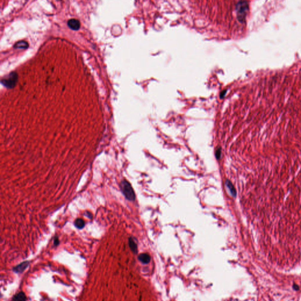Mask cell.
<instances>
[{"label":"cell","instance_id":"cell-5","mask_svg":"<svg viewBox=\"0 0 301 301\" xmlns=\"http://www.w3.org/2000/svg\"><path fill=\"white\" fill-rule=\"evenodd\" d=\"M29 265V262L28 261H25L20 264L19 265H17L16 267L14 268V271H15L16 273H22L25 270L27 269L28 266Z\"/></svg>","mask_w":301,"mask_h":301},{"label":"cell","instance_id":"cell-8","mask_svg":"<svg viewBox=\"0 0 301 301\" xmlns=\"http://www.w3.org/2000/svg\"><path fill=\"white\" fill-rule=\"evenodd\" d=\"M26 299L27 298L25 294L23 292H19L13 297V301H25Z\"/></svg>","mask_w":301,"mask_h":301},{"label":"cell","instance_id":"cell-10","mask_svg":"<svg viewBox=\"0 0 301 301\" xmlns=\"http://www.w3.org/2000/svg\"><path fill=\"white\" fill-rule=\"evenodd\" d=\"M75 225L78 229H82L85 226V222L82 219L77 218L75 221Z\"/></svg>","mask_w":301,"mask_h":301},{"label":"cell","instance_id":"cell-4","mask_svg":"<svg viewBox=\"0 0 301 301\" xmlns=\"http://www.w3.org/2000/svg\"><path fill=\"white\" fill-rule=\"evenodd\" d=\"M68 27L73 30H78L80 27V22L77 19H71L68 21Z\"/></svg>","mask_w":301,"mask_h":301},{"label":"cell","instance_id":"cell-3","mask_svg":"<svg viewBox=\"0 0 301 301\" xmlns=\"http://www.w3.org/2000/svg\"><path fill=\"white\" fill-rule=\"evenodd\" d=\"M16 79H17V75L16 73L13 72L11 73L7 78L3 79L2 81V83H3L4 85L8 88H12L16 84Z\"/></svg>","mask_w":301,"mask_h":301},{"label":"cell","instance_id":"cell-12","mask_svg":"<svg viewBox=\"0 0 301 301\" xmlns=\"http://www.w3.org/2000/svg\"><path fill=\"white\" fill-rule=\"evenodd\" d=\"M58 243H59V241H58V238H56V239H55V241H54V244H55V245H58Z\"/></svg>","mask_w":301,"mask_h":301},{"label":"cell","instance_id":"cell-7","mask_svg":"<svg viewBox=\"0 0 301 301\" xmlns=\"http://www.w3.org/2000/svg\"><path fill=\"white\" fill-rule=\"evenodd\" d=\"M138 259L143 264H148L150 261L151 257L148 254H142L140 255V256H138Z\"/></svg>","mask_w":301,"mask_h":301},{"label":"cell","instance_id":"cell-6","mask_svg":"<svg viewBox=\"0 0 301 301\" xmlns=\"http://www.w3.org/2000/svg\"><path fill=\"white\" fill-rule=\"evenodd\" d=\"M225 185L229 189L231 195L232 196L235 197L236 196V195H237V192H236L235 187H234L233 184L231 182V181H229V180H226V182H225Z\"/></svg>","mask_w":301,"mask_h":301},{"label":"cell","instance_id":"cell-2","mask_svg":"<svg viewBox=\"0 0 301 301\" xmlns=\"http://www.w3.org/2000/svg\"><path fill=\"white\" fill-rule=\"evenodd\" d=\"M248 4L246 2H239L237 5V13L239 19L240 21H242L246 14V11L248 10Z\"/></svg>","mask_w":301,"mask_h":301},{"label":"cell","instance_id":"cell-1","mask_svg":"<svg viewBox=\"0 0 301 301\" xmlns=\"http://www.w3.org/2000/svg\"><path fill=\"white\" fill-rule=\"evenodd\" d=\"M121 188L123 194L129 201H134L135 195L131 185L126 180H124L121 183Z\"/></svg>","mask_w":301,"mask_h":301},{"label":"cell","instance_id":"cell-11","mask_svg":"<svg viewBox=\"0 0 301 301\" xmlns=\"http://www.w3.org/2000/svg\"><path fill=\"white\" fill-rule=\"evenodd\" d=\"M221 148H218L215 152V156L217 159H220L221 158Z\"/></svg>","mask_w":301,"mask_h":301},{"label":"cell","instance_id":"cell-9","mask_svg":"<svg viewBox=\"0 0 301 301\" xmlns=\"http://www.w3.org/2000/svg\"><path fill=\"white\" fill-rule=\"evenodd\" d=\"M129 245L131 249L135 253L137 252V245L134 239L130 238L129 239Z\"/></svg>","mask_w":301,"mask_h":301}]
</instances>
